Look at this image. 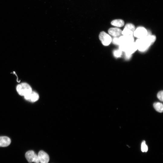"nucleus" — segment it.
Returning <instances> with one entry per match:
<instances>
[{"label":"nucleus","mask_w":163,"mask_h":163,"mask_svg":"<svg viewBox=\"0 0 163 163\" xmlns=\"http://www.w3.org/2000/svg\"><path fill=\"white\" fill-rule=\"evenodd\" d=\"M120 44H128L133 42L134 37L133 36L123 35L119 37Z\"/></svg>","instance_id":"nucleus-9"},{"label":"nucleus","mask_w":163,"mask_h":163,"mask_svg":"<svg viewBox=\"0 0 163 163\" xmlns=\"http://www.w3.org/2000/svg\"><path fill=\"white\" fill-rule=\"evenodd\" d=\"M11 143L10 139L6 136H0V147H5L8 146Z\"/></svg>","instance_id":"nucleus-10"},{"label":"nucleus","mask_w":163,"mask_h":163,"mask_svg":"<svg viewBox=\"0 0 163 163\" xmlns=\"http://www.w3.org/2000/svg\"><path fill=\"white\" fill-rule=\"evenodd\" d=\"M125 28H127L131 30L133 32L135 30V26L132 24H127L125 27Z\"/></svg>","instance_id":"nucleus-16"},{"label":"nucleus","mask_w":163,"mask_h":163,"mask_svg":"<svg viewBox=\"0 0 163 163\" xmlns=\"http://www.w3.org/2000/svg\"><path fill=\"white\" fill-rule=\"evenodd\" d=\"M24 97L26 100L31 102L37 101L39 97L38 94L36 92L33 91L24 96Z\"/></svg>","instance_id":"nucleus-7"},{"label":"nucleus","mask_w":163,"mask_h":163,"mask_svg":"<svg viewBox=\"0 0 163 163\" xmlns=\"http://www.w3.org/2000/svg\"><path fill=\"white\" fill-rule=\"evenodd\" d=\"M16 89L19 95L24 96L32 91L30 86L26 82H22L18 85Z\"/></svg>","instance_id":"nucleus-2"},{"label":"nucleus","mask_w":163,"mask_h":163,"mask_svg":"<svg viewBox=\"0 0 163 163\" xmlns=\"http://www.w3.org/2000/svg\"><path fill=\"white\" fill-rule=\"evenodd\" d=\"M122 51L120 49L115 50L113 52V54L116 57H120L122 55Z\"/></svg>","instance_id":"nucleus-17"},{"label":"nucleus","mask_w":163,"mask_h":163,"mask_svg":"<svg viewBox=\"0 0 163 163\" xmlns=\"http://www.w3.org/2000/svg\"><path fill=\"white\" fill-rule=\"evenodd\" d=\"M26 158L29 163L34 162L39 163V160L38 155L32 150L27 151L25 155Z\"/></svg>","instance_id":"nucleus-4"},{"label":"nucleus","mask_w":163,"mask_h":163,"mask_svg":"<svg viewBox=\"0 0 163 163\" xmlns=\"http://www.w3.org/2000/svg\"><path fill=\"white\" fill-rule=\"evenodd\" d=\"M99 37L102 43L105 46L109 45L112 41L111 37L104 31L100 32Z\"/></svg>","instance_id":"nucleus-5"},{"label":"nucleus","mask_w":163,"mask_h":163,"mask_svg":"<svg viewBox=\"0 0 163 163\" xmlns=\"http://www.w3.org/2000/svg\"><path fill=\"white\" fill-rule=\"evenodd\" d=\"M153 107L157 111L160 113L163 112V105L162 103L158 102H155L153 104Z\"/></svg>","instance_id":"nucleus-13"},{"label":"nucleus","mask_w":163,"mask_h":163,"mask_svg":"<svg viewBox=\"0 0 163 163\" xmlns=\"http://www.w3.org/2000/svg\"><path fill=\"white\" fill-rule=\"evenodd\" d=\"M40 163H48L50 160L48 154L42 150L39 152L37 155Z\"/></svg>","instance_id":"nucleus-8"},{"label":"nucleus","mask_w":163,"mask_h":163,"mask_svg":"<svg viewBox=\"0 0 163 163\" xmlns=\"http://www.w3.org/2000/svg\"><path fill=\"white\" fill-rule=\"evenodd\" d=\"M108 32L109 34L115 37L120 36L122 34V30L117 27L110 28L108 30Z\"/></svg>","instance_id":"nucleus-11"},{"label":"nucleus","mask_w":163,"mask_h":163,"mask_svg":"<svg viewBox=\"0 0 163 163\" xmlns=\"http://www.w3.org/2000/svg\"><path fill=\"white\" fill-rule=\"evenodd\" d=\"M111 24L114 26L120 27L124 26V22L123 20L121 19H116L112 21Z\"/></svg>","instance_id":"nucleus-12"},{"label":"nucleus","mask_w":163,"mask_h":163,"mask_svg":"<svg viewBox=\"0 0 163 163\" xmlns=\"http://www.w3.org/2000/svg\"><path fill=\"white\" fill-rule=\"evenodd\" d=\"M133 32L130 30L125 28L122 31V34L123 35L133 36Z\"/></svg>","instance_id":"nucleus-14"},{"label":"nucleus","mask_w":163,"mask_h":163,"mask_svg":"<svg viewBox=\"0 0 163 163\" xmlns=\"http://www.w3.org/2000/svg\"><path fill=\"white\" fill-rule=\"evenodd\" d=\"M113 43L116 45H120V44L119 37H115L112 39Z\"/></svg>","instance_id":"nucleus-19"},{"label":"nucleus","mask_w":163,"mask_h":163,"mask_svg":"<svg viewBox=\"0 0 163 163\" xmlns=\"http://www.w3.org/2000/svg\"><path fill=\"white\" fill-rule=\"evenodd\" d=\"M156 36L155 35H147L145 37L138 39L136 41L137 48L141 52L146 51L155 41Z\"/></svg>","instance_id":"nucleus-1"},{"label":"nucleus","mask_w":163,"mask_h":163,"mask_svg":"<svg viewBox=\"0 0 163 163\" xmlns=\"http://www.w3.org/2000/svg\"><path fill=\"white\" fill-rule=\"evenodd\" d=\"M157 98L160 101H163V91H159L157 94Z\"/></svg>","instance_id":"nucleus-18"},{"label":"nucleus","mask_w":163,"mask_h":163,"mask_svg":"<svg viewBox=\"0 0 163 163\" xmlns=\"http://www.w3.org/2000/svg\"><path fill=\"white\" fill-rule=\"evenodd\" d=\"M138 49L137 44L134 42L128 44L119 45V49L125 52V55H131Z\"/></svg>","instance_id":"nucleus-3"},{"label":"nucleus","mask_w":163,"mask_h":163,"mask_svg":"<svg viewBox=\"0 0 163 163\" xmlns=\"http://www.w3.org/2000/svg\"><path fill=\"white\" fill-rule=\"evenodd\" d=\"M148 32L146 29L143 27H139L133 32L134 36L138 39H142L148 35Z\"/></svg>","instance_id":"nucleus-6"},{"label":"nucleus","mask_w":163,"mask_h":163,"mask_svg":"<svg viewBox=\"0 0 163 163\" xmlns=\"http://www.w3.org/2000/svg\"><path fill=\"white\" fill-rule=\"evenodd\" d=\"M141 150L142 152H146L148 150V147L145 141H142L141 144Z\"/></svg>","instance_id":"nucleus-15"}]
</instances>
